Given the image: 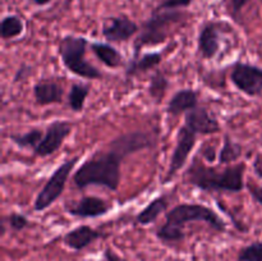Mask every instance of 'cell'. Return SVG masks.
Here are the masks:
<instances>
[{
  "label": "cell",
  "mask_w": 262,
  "mask_h": 261,
  "mask_svg": "<svg viewBox=\"0 0 262 261\" xmlns=\"http://www.w3.org/2000/svg\"><path fill=\"white\" fill-rule=\"evenodd\" d=\"M120 154L107 147L106 151H96L74 171L72 181L78 189L97 186L109 191H117L122 181V161Z\"/></svg>",
  "instance_id": "1"
},
{
  "label": "cell",
  "mask_w": 262,
  "mask_h": 261,
  "mask_svg": "<svg viewBox=\"0 0 262 261\" xmlns=\"http://www.w3.org/2000/svg\"><path fill=\"white\" fill-rule=\"evenodd\" d=\"M245 171L246 165L243 163L219 169L205 165L199 159H193V163L184 173L183 181L204 192L238 193L245 188Z\"/></svg>",
  "instance_id": "2"
},
{
  "label": "cell",
  "mask_w": 262,
  "mask_h": 261,
  "mask_svg": "<svg viewBox=\"0 0 262 261\" xmlns=\"http://www.w3.org/2000/svg\"><path fill=\"white\" fill-rule=\"evenodd\" d=\"M188 14L182 10H152V14L141 26L137 37L133 41V56H140L146 46L161 45L168 38L170 28L187 19Z\"/></svg>",
  "instance_id": "3"
},
{
  "label": "cell",
  "mask_w": 262,
  "mask_h": 261,
  "mask_svg": "<svg viewBox=\"0 0 262 261\" xmlns=\"http://www.w3.org/2000/svg\"><path fill=\"white\" fill-rule=\"evenodd\" d=\"M89 40L83 36L66 35L60 38L58 54L63 66L74 76L86 79H100L102 73L86 59Z\"/></svg>",
  "instance_id": "4"
},
{
  "label": "cell",
  "mask_w": 262,
  "mask_h": 261,
  "mask_svg": "<svg viewBox=\"0 0 262 261\" xmlns=\"http://www.w3.org/2000/svg\"><path fill=\"white\" fill-rule=\"evenodd\" d=\"M191 222L206 223L215 232L224 233L227 224L216 211L201 204H179L165 212V223L184 229V225Z\"/></svg>",
  "instance_id": "5"
},
{
  "label": "cell",
  "mask_w": 262,
  "mask_h": 261,
  "mask_svg": "<svg viewBox=\"0 0 262 261\" xmlns=\"http://www.w3.org/2000/svg\"><path fill=\"white\" fill-rule=\"evenodd\" d=\"M78 161L79 156H74V158L64 161L63 164H60L54 170V173L49 177L46 183L43 184L41 191L36 196L35 202H33V210L35 211H45L63 194L67 182H68L69 177H71L72 171L76 168Z\"/></svg>",
  "instance_id": "6"
},
{
  "label": "cell",
  "mask_w": 262,
  "mask_h": 261,
  "mask_svg": "<svg viewBox=\"0 0 262 261\" xmlns=\"http://www.w3.org/2000/svg\"><path fill=\"white\" fill-rule=\"evenodd\" d=\"M230 81L247 96L255 97L262 94V68L255 64L235 61L230 68Z\"/></svg>",
  "instance_id": "7"
},
{
  "label": "cell",
  "mask_w": 262,
  "mask_h": 261,
  "mask_svg": "<svg viewBox=\"0 0 262 261\" xmlns=\"http://www.w3.org/2000/svg\"><path fill=\"white\" fill-rule=\"evenodd\" d=\"M197 142V135L192 132L186 124L182 125L177 132L176 146L171 154L168 171L163 178V183H169L178 174V171L186 165L192 150Z\"/></svg>",
  "instance_id": "8"
},
{
  "label": "cell",
  "mask_w": 262,
  "mask_h": 261,
  "mask_svg": "<svg viewBox=\"0 0 262 261\" xmlns=\"http://www.w3.org/2000/svg\"><path fill=\"white\" fill-rule=\"evenodd\" d=\"M227 31H233L227 22L223 20H207L202 23L197 38V48L200 55L205 60H211L217 55L222 45V36Z\"/></svg>",
  "instance_id": "9"
},
{
  "label": "cell",
  "mask_w": 262,
  "mask_h": 261,
  "mask_svg": "<svg viewBox=\"0 0 262 261\" xmlns=\"http://www.w3.org/2000/svg\"><path fill=\"white\" fill-rule=\"evenodd\" d=\"M155 143V133L145 132V130H132V132L122 133V135L113 138L107 147L117 151L125 159L127 156L138 153V151L151 148Z\"/></svg>",
  "instance_id": "10"
},
{
  "label": "cell",
  "mask_w": 262,
  "mask_h": 261,
  "mask_svg": "<svg viewBox=\"0 0 262 261\" xmlns=\"http://www.w3.org/2000/svg\"><path fill=\"white\" fill-rule=\"evenodd\" d=\"M72 128L73 124L68 120H54L46 127L45 136L40 145L33 150V154L38 158H48L55 154L61 147L64 141L69 137Z\"/></svg>",
  "instance_id": "11"
},
{
  "label": "cell",
  "mask_w": 262,
  "mask_h": 261,
  "mask_svg": "<svg viewBox=\"0 0 262 261\" xmlns=\"http://www.w3.org/2000/svg\"><path fill=\"white\" fill-rule=\"evenodd\" d=\"M112 209V204L97 196H83L79 200L67 201L64 205L67 214L81 219H96L106 215Z\"/></svg>",
  "instance_id": "12"
},
{
  "label": "cell",
  "mask_w": 262,
  "mask_h": 261,
  "mask_svg": "<svg viewBox=\"0 0 262 261\" xmlns=\"http://www.w3.org/2000/svg\"><path fill=\"white\" fill-rule=\"evenodd\" d=\"M141 27L127 15H117L106 19L101 33L109 42H125L140 32Z\"/></svg>",
  "instance_id": "13"
},
{
  "label": "cell",
  "mask_w": 262,
  "mask_h": 261,
  "mask_svg": "<svg viewBox=\"0 0 262 261\" xmlns=\"http://www.w3.org/2000/svg\"><path fill=\"white\" fill-rule=\"evenodd\" d=\"M184 124L196 135H214L222 132L219 120L205 106H196L184 114Z\"/></svg>",
  "instance_id": "14"
},
{
  "label": "cell",
  "mask_w": 262,
  "mask_h": 261,
  "mask_svg": "<svg viewBox=\"0 0 262 261\" xmlns=\"http://www.w3.org/2000/svg\"><path fill=\"white\" fill-rule=\"evenodd\" d=\"M104 237V233L90 225H78L63 235V243L73 251H82Z\"/></svg>",
  "instance_id": "15"
},
{
  "label": "cell",
  "mask_w": 262,
  "mask_h": 261,
  "mask_svg": "<svg viewBox=\"0 0 262 261\" xmlns=\"http://www.w3.org/2000/svg\"><path fill=\"white\" fill-rule=\"evenodd\" d=\"M33 99L40 106L61 104L64 89L59 82L51 81V78H42L36 82L32 89Z\"/></svg>",
  "instance_id": "16"
},
{
  "label": "cell",
  "mask_w": 262,
  "mask_h": 261,
  "mask_svg": "<svg viewBox=\"0 0 262 261\" xmlns=\"http://www.w3.org/2000/svg\"><path fill=\"white\" fill-rule=\"evenodd\" d=\"M200 94L193 89H181L170 97L166 105V114L171 117H178L186 114L189 110L199 106Z\"/></svg>",
  "instance_id": "17"
},
{
  "label": "cell",
  "mask_w": 262,
  "mask_h": 261,
  "mask_svg": "<svg viewBox=\"0 0 262 261\" xmlns=\"http://www.w3.org/2000/svg\"><path fill=\"white\" fill-rule=\"evenodd\" d=\"M163 61V53L161 51H150V53L141 54L140 56H132L127 63L124 69L125 77H135L141 73L158 68Z\"/></svg>",
  "instance_id": "18"
},
{
  "label": "cell",
  "mask_w": 262,
  "mask_h": 261,
  "mask_svg": "<svg viewBox=\"0 0 262 261\" xmlns=\"http://www.w3.org/2000/svg\"><path fill=\"white\" fill-rule=\"evenodd\" d=\"M169 202H170V200H169L168 194H161V196L151 200L147 206L136 215L135 222L137 224L143 225V227L152 224L160 217V215L168 211Z\"/></svg>",
  "instance_id": "19"
},
{
  "label": "cell",
  "mask_w": 262,
  "mask_h": 261,
  "mask_svg": "<svg viewBox=\"0 0 262 261\" xmlns=\"http://www.w3.org/2000/svg\"><path fill=\"white\" fill-rule=\"evenodd\" d=\"M90 48H91L92 53L95 54L97 59L104 64L107 68H119L123 66V55L117 48L112 45L109 42H91L90 44Z\"/></svg>",
  "instance_id": "20"
},
{
  "label": "cell",
  "mask_w": 262,
  "mask_h": 261,
  "mask_svg": "<svg viewBox=\"0 0 262 261\" xmlns=\"http://www.w3.org/2000/svg\"><path fill=\"white\" fill-rule=\"evenodd\" d=\"M91 92V86L89 83H82V82H76L71 86L68 92V106L72 112L81 113L84 109V104Z\"/></svg>",
  "instance_id": "21"
},
{
  "label": "cell",
  "mask_w": 262,
  "mask_h": 261,
  "mask_svg": "<svg viewBox=\"0 0 262 261\" xmlns=\"http://www.w3.org/2000/svg\"><path fill=\"white\" fill-rule=\"evenodd\" d=\"M243 155V147L239 142H235L232 140L229 135L224 136V142L223 147L220 148L219 156H217V163L219 165H230L232 163L239 160Z\"/></svg>",
  "instance_id": "22"
},
{
  "label": "cell",
  "mask_w": 262,
  "mask_h": 261,
  "mask_svg": "<svg viewBox=\"0 0 262 261\" xmlns=\"http://www.w3.org/2000/svg\"><path fill=\"white\" fill-rule=\"evenodd\" d=\"M169 86H170V82H169L168 77H166L161 71H156L155 73L151 76L150 82H148V96L151 97V100H152L156 105H160L161 102H163L164 96H165Z\"/></svg>",
  "instance_id": "23"
},
{
  "label": "cell",
  "mask_w": 262,
  "mask_h": 261,
  "mask_svg": "<svg viewBox=\"0 0 262 261\" xmlns=\"http://www.w3.org/2000/svg\"><path fill=\"white\" fill-rule=\"evenodd\" d=\"M43 136H45V132H43L41 128H31L30 130L25 133H15V135H9V140L14 143L17 147L23 148H32L35 150L40 142L42 141Z\"/></svg>",
  "instance_id": "24"
},
{
  "label": "cell",
  "mask_w": 262,
  "mask_h": 261,
  "mask_svg": "<svg viewBox=\"0 0 262 261\" xmlns=\"http://www.w3.org/2000/svg\"><path fill=\"white\" fill-rule=\"evenodd\" d=\"M25 31V22L15 14L5 15L0 25V36L3 40H13L20 36Z\"/></svg>",
  "instance_id": "25"
},
{
  "label": "cell",
  "mask_w": 262,
  "mask_h": 261,
  "mask_svg": "<svg viewBox=\"0 0 262 261\" xmlns=\"http://www.w3.org/2000/svg\"><path fill=\"white\" fill-rule=\"evenodd\" d=\"M155 235L163 243H177L182 242L186 238V232H184V229H181V228L173 227V225L164 223L163 225H160L156 229Z\"/></svg>",
  "instance_id": "26"
},
{
  "label": "cell",
  "mask_w": 262,
  "mask_h": 261,
  "mask_svg": "<svg viewBox=\"0 0 262 261\" xmlns=\"http://www.w3.org/2000/svg\"><path fill=\"white\" fill-rule=\"evenodd\" d=\"M238 261H262V241H256L241 248L237 256Z\"/></svg>",
  "instance_id": "27"
},
{
  "label": "cell",
  "mask_w": 262,
  "mask_h": 261,
  "mask_svg": "<svg viewBox=\"0 0 262 261\" xmlns=\"http://www.w3.org/2000/svg\"><path fill=\"white\" fill-rule=\"evenodd\" d=\"M4 220L7 222L9 229H12L13 232H20V230L26 229V228L30 227V220L26 215L20 214V212H10V214L4 215Z\"/></svg>",
  "instance_id": "28"
},
{
  "label": "cell",
  "mask_w": 262,
  "mask_h": 261,
  "mask_svg": "<svg viewBox=\"0 0 262 261\" xmlns=\"http://www.w3.org/2000/svg\"><path fill=\"white\" fill-rule=\"evenodd\" d=\"M251 0H224L225 8L227 12L235 22H241V15H242V10L246 5L250 3Z\"/></svg>",
  "instance_id": "29"
},
{
  "label": "cell",
  "mask_w": 262,
  "mask_h": 261,
  "mask_svg": "<svg viewBox=\"0 0 262 261\" xmlns=\"http://www.w3.org/2000/svg\"><path fill=\"white\" fill-rule=\"evenodd\" d=\"M194 0H161L160 4L154 10H174L179 8H187L193 3Z\"/></svg>",
  "instance_id": "30"
},
{
  "label": "cell",
  "mask_w": 262,
  "mask_h": 261,
  "mask_svg": "<svg viewBox=\"0 0 262 261\" xmlns=\"http://www.w3.org/2000/svg\"><path fill=\"white\" fill-rule=\"evenodd\" d=\"M199 154L202 156V159H204L205 161H207V163H214V161L216 160L217 156H219L216 146L211 145V143H204V145L200 147Z\"/></svg>",
  "instance_id": "31"
},
{
  "label": "cell",
  "mask_w": 262,
  "mask_h": 261,
  "mask_svg": "<svg viewBox=\"0 0 262 261\" xmlns=\"http://www.w3.org/2000/svg\"><path fill=\"white\" fill-rule=\"evenodd\" d=\"M31 73H32V67L27 66V64H22V66L18 68V71L15 72L13 82H14V83H17V82H19V81H25V79H27L28 77H30Z\"/></svg>",
  "instance_id": "32"
},
{
  "label": "cell",
  "mask_w": 262,
  "mask_h": 261,
  "mask_svg": "<svg viewBox=\"0 0 262 261\" xmlns=\"http://www.w3.org/2000/svg\"><path fill=\"white\" fill-rule=\"evenodd\" d=\"M247 188L250 191V194L252 196V199L262 206V186H258V184H248Z\"/></svg>",
  "instance_id": "33"
},
{
  "label": "cell",
  "mask_w": 262,
  "mask_h": 261,
  "mask_svg": "<svg viewBox=\"0 0 262 261\" xmlns=\"http://www.w3.org/2000/svg\"><path fill=\"white\" fill-rule=\"evenodd\" d=\"M100 261H122V257L115 252L112 248H105L104 252H102V257Z\"/></svg>",
  "instance_id": "34"
},
{
  "label": "cell",
  "mask_w": 262,
  "mask_h": 261,
  "mask_svg": "<svg viewBox=\"0 0 262 261\" xmlns=\"http://www.w3.org/2000/svg\"><path fill=\"white\" fill-rule=\"evenodd\" d=\"M253 170H255L256 176L260 177L262 179V155L261 154H258V155L256 156L255 161H253Z\"/></svg>",
  "instance_id": "35"
},
{
  "label": "cell",
  "mask_w": 262,
  "mask_h": 261,
  "mask_svg": "<svg viewBox=\"0 0 262 261\" xmlns=\"http://www.w3.org/2000/svg\"><path fill=\"white\" fill-rule=\"evenodd\" d=\"M31 3H33V4L36 5H46L49 4L50 2H53V0H30Z\"/></svg>",
  "instance_id": "36"
}]
</instances>
